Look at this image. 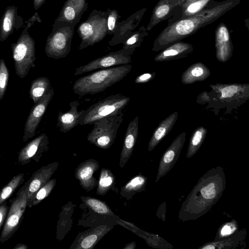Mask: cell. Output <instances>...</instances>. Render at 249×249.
Returning a JSON list of instances; mask_svg holds the SVG:
<instances>
[{
	"label": "cell",
	"mask_w": 249,
	"mask_h": 249,
	"mask_svg": "<svg viewBox=\"0 0 249 249\" xmlns=\"http://www.w3.org/2000/svg\"><path fill=\"white\" fill-rule=\"evenodd\" d=\"M107 226H101L89 232L82 234L75 245L72 247L76 249H91L110 231Z\"/></svg>",
	"instance_id": "cell-24"
},
{
	"label": "cell",
	"mask_w": 249,
	"mask_h": 249,
	"mask_svg": "<svg viewBox=\"0 0 249 249\" xmlns=\"http://www.w3.org/2000/svg\"><path fill=\"white\" fill-rule=\"evenodd\" d=\"M213 91L217 94L216 98L225 103H241L248 100L249 96V84L232 83L210 85Z\"/></svg>",
	"instance_id": "cell-9"
},
{
	"label": "cell",
	"mask_w": 249,
	"mask_h": 249,
	"mask_svg": "<svg viewBox=\"0 0 249 249\" xmlns=\"http://www.w3.org/2000/svg\"><path fill=\"white\" fill-rule=\"evenodd\" d=\"M178 117V112L174 111L160 122L149 142L148 150L149 152L153 150L171 130L176 124Z\"/></svg>",
	"instance_id": "cell-22"
},
{
	"label": "cell",
	"mask_w": 249,
	"mask_h": 249,
	"mask_svg": "<svg viewBox=\"0 0 249 249\" xmlns=\"http://www.w3.org/2000/svg\"><path fill=\"white\" fill-rule=\"evenodd\" d=\"M23 25V19L18 15L17 7L15 5L8 6L0 19V41H5L14 29L18 31Z\"/></svg>",
	"instance_id": "cell-16"
},
{
	"label": "cell",
	"mask_w": 249,
	"mask_h": 249,
	"mask_svg": "<svg viewBox=\"0 0 249 249\" xmlns=\"http://www.w3.org/2000/svg\"><path fill=\"white\" fill-rule=\"evenodd\" d=\"M49 143L47 135L45 133L41 134L20 150L18 153V163L24 165L32 160L39 162L43 154L48 150Z\"/></svg>",
	"instance_id": "cell-11"
},
{
	"label": "cell",
	"mask_w": 249,
	"mask_h": 249,
	"mask_svg": "<svg viewBox=\"0 0 249 249\" xmlns=\"http://www.w3.org/2000/svg\"><path fill=\"white\" fill-rule=\"evenodd\" d=\"M54 94L51 88L41 99L32 107L25 124L23 140L26 142L33 137L46 109Z\"/></svg>",
	"instance_id": "cell-10"
},
{
	"label": "cell",
	"mask_w": 249,
	"mask_h": 249,
	"mask_svg": "<svg viewBox=\"0 0 249 249\" xmlns=\"http://www.w3.org/2000/svg\"><path fill=\"white\" fill-rule=\"evenodd\" d=\"M23 173L14 176L0 191V205L5 201L24 181Z\"/></svg>",
	"instance_id": "cell-32"
},
{
	"label": "cell",
	"mask_w": 249,
	"mask_h": 249,
	"mask_svg": "<svg viewBox=\"0 0 249 249\" xmlns=\"http://www.w3.org/2000/svg\"><path fill=\"white\" fill-rule=\"evenodd\" d=\"M115 184V178L111 171L102 168L97 185L96 194L98 195H105Z\"/></svg>",
	"instance_id": "cell-28"
},
{
	"label": "cell",
	"mask_w": 249,
	"mask_h": 249,
	"mask_svg": "<svg viewBox=\"0 0 249 249\" xmlns=\"http://www.w3.org/2000/svg\"><path fill=\"white\" fill-rule=\"evenodd\" d=\"M8 208L5 201L0 205V230L4 223Z\"/></svg>",
	"instance_id": "cell-36"
},
{
	"label": "cell",
	"mask_w": 249,
	"mask_h": 249,
	"mask_svg": "<svg viewBox=\"0 0 249 249\" xmlns=\"http://www.w3.org/2000/svg\"><path fill=\"white\" fill-rule=\"evenodd\" d=\"M186 133L180 134L163 154L160 161L156 182L170 171L178 160L186 140Z\"/></svg>",
	"instance_id": "cell-12"
},
{
	"label": "cell",
	"mask_w": 249,
	"mask_h": 249,
	"mask_svg": "<svg viewBox=\"0 0 249 249\" xmlns=\"http://www.w3.org/2000/svg\"><path fill=\"white\" fill-rule=\"evenodd\" d=\"M99 168V164L94 159H89L80 163L75 172V177L80 185L87 191L92 190L97 185L93 174Z\"/></svg>",
	"instance_id": "cell-17"
},
{
	"label": "cell",
	"mask_w": 249,
	"mask_h": 249,
	"mask_svg": "<svg viewBox=\"0 0 249 249\" xmlns=\"http://www.w3.org/2000/svg\"><path fill=\"white\" fill-rule=\"evenodd\" d=\"M51 88V83L48 78L44 76L38 77L31 83L29 89L30 98L36 104Z\"/></svg>",
	"instance_id": "cell-25"
},
{
	"label": "cell",
	"mask_w": 249,
	"mask_h": 249,
	"mask_svg": "<svg viewBox=\"0 0 249 249\" xmlns=\"http://www.w3.org/2000/svg\"><path fill=\"white\" fill-rule=\"evenodd\" d=\"M132 68V65L128 64L103 69L91 73L76 80L73 85L72 90L75 94L81 96L103 92L123 80Z\"/></svg>",
	"instance_id": "cell-3"
},
{
	"label": "cell",
	"mask_w": 249,
	"mask_h": 249,
	"mask_svg": "<svg viewBox=\"0 0 249 249\" xmlns=\"http://www.w3.org/2000/svg\"><path fill=\"white\" fill-rule=\"evenodd\" d=\"M28 246L23 244H18L16 246L13 248L14 249H27Z\"/></svg>",
	"instance_id": "cell-43"
},
{
	"label": "cell",
	"mask_w": 249,
	"mask_h": 249,
	"mask_svg": "<svg viewBox=\"0 0 249 249\" xmlns=\"http://www.w3.org/2000/svg\"><path fill=\"white\" fill-rule=\"evenodd\" d=\"M138 132L139 117L136 116L129 122L125 133L119 161L121 168L124 167L132 154L138 138Z\"/></svg>",
	"instance_id": "cell-18"
},
{
	"label": "cell",
	"mask_w": 249,
	"mask_h": 249,
	"mask_svg": "<svg viewBox=\"0 0 249 249\" xmlns=\"http://www.w3.org/2000/svg\"><path fill=\"white\" fill-rule=\"evenodd\" d=\"M147 178L142 175H139L129 180L122 187L121 196L127 199H131L136 193L142 192L145 187Z\"/></svg>",
	"instance_id": "cell-26"
},
{
	"label": "cell",
	"mask_w": 249,
	"mask_h": 249,
	"mask_svg": "<svg viewBox=\"0 0 249 249\" xmlns=\"http://www.w3.org/2000/svg\"><path fill=\"white\" fill-rule=\"evenodd\" d=\"M55 161L41 167L35 171L27 181V203L38 190L46 183L52 177L58 166Z\"/></svg>",
	"instance_id": "cell-15"
},
{
	"label": "cell",
	"mask_w": 249,
	"mask_h": 249,
	"mask_svg": "<svg viewBox=\"0 0 249 249\" xmlns=\"http://www.w3.org/2000/svg\"><path fill=\"white\" fill-rule=\"evenodd\" d=\"M9 70L3 59H0V100L3 98L9 81Z\"/></svg>",
	"instance_id": "cell-33"
},
{
	"label": "cell",
	"mask_w": 249,
	"mask_h": 249,
	"mask_svg": "<svg viewBox=\"0 0 249 249\" xmlns=\"http://www.w3.org/2000/svg\"><path fill=\"white\" fill-rule=\"evenodd\" d=\"M193 45L178 41L162 49L154 58L156 62L167 61L187 57L193 52Z\"/></svg>",
	"instance_id": "cell-19"
},
{
	"label": "cell",
	"mask_w": 249,
	"mask_h": 249,
	"mask_svg": "<svg viewBox=\"0 0 249 249\" xmlns=\"http://www.w3.org/2000/svg\"><path fill=\"white\" fill-rule=\"evenodd\" d=\"M27 203V182L13 200L0 236V243L10 239L17 231L23 219Z\"/></svg>",
	"instance_id": "cell-7"
},
{
	"label": "cell",
	"mask_w": 249,
	"mask_h": 249,
	"mask_svg": "<svg viewBox=\"0 0 249 249\" xmlns=\"http://www.w3.org/2000/svg\"><path fill=\"white\" fill-rule=\"evenodd\" d=\"M208 130L203 126L197 127L190 137L187 149L186 157H193L203 144L207 134Z\"/></svg>",
	"instance_id": "cell-27"
},
{
	"label": "cell",
	"mask_w": 249,
	"mask_h": 249,
	"mask_svg": "<svg viewBox=\"0 0 249 249\" xmlns=\"http://www.w3.org/2000/svg\"><path fill=\"white\" fill-rule=\"evenodd\" d=\"M116 14L115 12L110 14L107 20V27L109 31H112L115 25L116 20Z\"/></svg>",
	"instance_id": "cell-39"
},
{
	"label": "cell",
	"mask_w": 249,
	"mask_h": 249,
	"mask_svg": "<svg viewBox=\"0 0 249 249\" xmlns=\"http://www.w3.org/2000/svg\"><path fill=\"white\" fill-rule=\"evenodd\" d=\"M80 103L76 101L70 103V108L63 112L59 111L57 117V126L60 131L67 133L79 124L80 116L82 110L78 111V107Z\"/></svg>",
	"instance_id": "cell-20"
},
{
	"label": "cell",
	"mask_w": 249,
	"mask_h": 249,
	"mask_svg": "<svg viewBox=\"0 0 249 249\" xmlns=\"http://www.w3.org/2000/svg\"><path fill=\"white\" fill-rule=\"evenodd\" d=\"M130 100V97L121 94L110 95L91 105L86 110H82L79 124H92L101 119L122 112Z\"/></svg>",
	"instance_id": "cell-4"
},
{
	"label": "cell",
	"mask_w": 249,
	"mask_h": 249,
	"mask_svg": "<svg viewBox=\"0 0 249 249\" xmlns=\"http://www.w3.org/2000/svg\"><path fill=\"white\" fill-rule=\"evenodd\" d=\"M25 27L16 42L11 44L16 74L22 79L35 67V42Z\"/></svg>",
	"instance_id": "cell-5"
},
{
	"label": "cell",
	"mask_w": 249,
	"mask_h": 249,
	"mask_svg": "<svg viewBox=\"0 0 249 249\" xmlns=\"http://www.w3.org/2000/svg\"><path fill=\"white\" fill-rule=\"evenodd\" d=\"M232 231H233L232 223H228L222 227L220 234L222 236H225L231 233Z\"/></svg>",
	"instance_id": "cell-38"
},
{
	"label": "cell",
	"mask_w": 249,
	"mask_h": 249,
	"mask_svg": "<svg viewBox=\"0 0 249 249\" xmlns=\"http://www.w3.org/2000/svg\"><path fill=\"white\" fill-rule=\"evenodd\" d=\"M40 19L39 17H38L37 13H36L27 21V25L26 27L29 29L31 26H32L34 23L36 21V20L39 21Z\"/></svg>",
	"instance_id": "cell-40"
},
{
	"label": "cell",
	"mask_w": 249,
	"mask_h": 249,
	"mask_svg": "<svg viewBox=\"0 0 249 249\" xmlns=\"http://www.w3.org/2000/svg\"><path fill=\"white\" fill-rule=\"evenodd\" d=\"M156 73H144L138 75L135 79L136 84L145 83L152 80L155 76Z\"/></svg>",
	"instance_id": "cell-35"
},
{
	"label": "cell",
	"mask_w": 249,
	"mask_h": 249,
	"mask_svg": "<svg viewBox=\"0 0 249 249\" xmlns=\"http://www.w3.org/2000/svg\"><path fill=\"white\" fill-rule=\"evenodd\" d=\"M196 0H186L185 2L183 3V4L180 7V10L182 11L184 8H185L189 4H191V3L196 1Z\"/></svg>",
	"instance_id": "cell-42"
},
{
	"label": "cell",
	"mask_w": 249,
	"mask_h": 249,
	"mask_svg": "<svg viewBox=\"0 0 249 249\" xmlns=\"http://www.w3.org/2000/svg\"><path fill=\"white\" fill-rule=\"evenodd\" d=\"M210 74V70L204 63L197 62L190 66L183 72L181 81L183 84H191L205 80Z\"/></svg>",
	"instance_id": "cell-23"
},
{
	"label": "cell",
	"mask_w": 249,
	"mask_h": 249,
	"mask_svg": "<svg viewBox=\"0 0 249 249\" xmlns=\"http://www.w3.org/2000/svg\"><path fill=\"white\" fill-rule=\"evenodd\" d=\"M240 1L225 0L218 2L195 15L169 23L155 40L152 50L158 52L192 35L200 28L218 19Z\"/></svg>",
	"instance_id": "cell-2"
},
{
	"label": "cell",
	"mask_w": 249,
	"mask_h": 249,
	"mask_svg": "<svg viewBox=\"0 0 249 249\" xmlns=\"http://www.w3.org/2000/svg\"><path fill=\"white\" fill-rule=\"evenodd\" d=\"M134 50L124 49L99 57L89 63L77 68L74 73L76 76L97 69L128 64L131 61V55Z\"/></svg>",
	"instance_id": "cell-8"
},
{
	"label": "cell",
	"mask_w": 249,
	"mask_h": 249,
	"mask_svg": "<svg viewBox=\"0 0 249 249\" xmlns=\"http://www.w3.org/2000/svg\"><path fill=\"white\" fill-rule=\"evenodd\" d=\"M180 0H160L155 6L147 29L151 30L155 26L165 20L179 4Z\"/></svg>",
	"instance_id": "cell-21"
},
{
	"label": "cell",
	"mask_w": 249,
	"mask_h": 249,
	"mask_svg": "<svg viewBox=\"0 0 249 249\" xmlns=\"http://www.w3.org/2000/svg\"><path fill=\"white\" fill-rule=\"evenodd\" d=\"M140 44V36L137 34L133 35L127 39L124 44V48L135 50V48L139 46Z\"/></svg>",
	"instance_id": "cell-34"
},
{
	"label": "cell",
	"mask_w": 249,
	"mask_h": 249,
	"mask_svg": "<svg viewBox=\"0 0 249 249\" xmlns=\"http://www.w3.org/2000/svg\"><path fill=\"white\" fill-rule=\"evenodd\" d=\"M56 180L55 178L50 179L46 183L40 187L34 194L27 207L31 208L40 203L42 200L46 198L54 188Z\"/></svg>",
	"instance_id": "cell-30"
},
{
	"label": "cell",
	"mask_w": 249,
	"mask_h": 249,
	"mask_svg": "<svg viewBox=\"0 0 249 249\" xmlns=\"http://www.w3.org/2000/svg\"></svg>",
	"instance_id": "cell-47"
},
{
	"label": "cell",
	"mask_w": 249,
	"mask_h": 249,
	"mask_svg": "<svg viewBox=\"0 0 249 249\" xmlns=\"http://www.w3.org/2000/svg\"><path fill=\"white\" fill-rule=\"evenodd\" d=\"M215 0H196L189 4L185 8L181 11L179 16L176 18L175 21L199 13L205 8L215 3Z\"/></svg>",
	"instance_id": "cell-29"
},
{
	"label": "cell",
	"mask_w": 249,
	"mask_h": 249,
	"mask_svg": "<svg viewBox=\"0 0 249 249\" xmlns=\"http://www.w3.org/2000/svg\"></svg>",
	"instance_id": "cell-46"
},
{
	"label": "cell",
	"mask_w": 249,
	"mask_h": 249,
	"mask_svg": "<svg viewBox=\"0 0 249 249\" xmlns=\"http://www.w3.org/2000/svg\"><path fill=\"white\" fill-rule=\"evenodd\" d=\"M83 202L95 213L109 215H114L111 209L104 201L95 198L81 196Z\"/></svg>",
	"instance_id": "cell-31"
},
{
	"label": "cell",
	"mask_w": 249,
	"mask_h": 249,
	"mask_svg": "<svg viewBox=\"0 0 249 249\" xmlns=\"http://www.w3.org/2000/svg\"><path fill=\"white\" fill-rule=\"evenodd\" d=\"M70 49V36L61 31H57L48 36L45 51L48 57L57 59L66 56Z\"/></svg>",
	"instance_id": "cell-13"
},
{
	"label": "cell",
	"mask_w": 249,
	"mask_h": 249,
	"mask_svg": "<svg viewBox=\"0 0 249 249\" xmlns=\"http://www.w3.org/2000/svg\"><path fill=\"white\" fill-rule=\"evenodd\" d=\"M63 13L65 18L68 20H73L76 16L75 9L70 6L65 8Z\"/></svg>",
	"instance_id": "cell-37"
},
{
	"label": "cell",
	"mask_w": 249,
	"mask_h": 249,
	"mask_svg": "<svg viewBox=\"0 0 249 249\" xmlns=\"http://www.w3.org/2000/svg\"><path fill=\"white\" fill-rule=\"evenodd\" d=\"M216 57L218 61L225 63L231 57L233 47L230 32L224 23H220L215 31Z\"/></svg>",
	"instance_id": "cell-14"
},
{
	"label": "cell",
	"mask_w": 249,
	"mask_h": 249,
	"mask_svg": "<svg viewBox=\"0 0 249 249\" xmlns=\"http://www.w3.org/2000/svg\"><path fill=\"white\" fill-rule=\"evenodd\" d=\"M135 248V243L132 242L128 245H126L123 249H134Z\"/></svg>",
	"instance_id": "cell-44"
},
{
	"label": "cell",
	"mask_w": 249,
	"mask_h": 249,
	"mask_svg": "<svg viewBox=\"0 0 249 249\" xmlns=\"http://www.w3.org/2000/svg\"><path fill=\"white\" fill-rule=\"evenodd\" d=\"M186 0H180L179 4L176 7L180 8Z\"/></svg>",
	"instance_id": "cell-45"
},
{
	"label": "cell",
	"mask_w": 249,
	"mask_h": 249,
	"mask_svg": "<svg viewBox=\"0 0 249 249\" xmlns=\"http://www.w3.org/2000/svg\"><path fill=\"white\" fill-rule=\"evenodd\" d=\"M124 115L122 112L94 123L92 129L88 135L87 140L98 148H109L115 141Z\"/></svg>",
	"instance_id": "cell-6"
},
{
	"label": "cell",
	"mask_w": 249,
	"mask_h": 249,
	"mask_svg": "<svg viewBox=\"0 0 249 249\" xmlns=\"http://www.w3.org/2000/svg\"><path fill=\"white\" fill-rule=\"evenodd\" d=\"M226 176L222 167H213L198 180L178 213V218L185 222L196 220L210 210L218 201L226 188Z\"/></svg>",
	"instance_id": "cell-1"
},
{
	"label": "cell",
	"mask_w": 249,
	"mask_h": 249,
	"mask_svg": "<svg viewBox=\"0 0 249 249\" xmlns=\"http://www.w3.org/2000/svg\"><path fill=\"white\" fill-rule=\"evenodd\" d=\"M46 0H34V7L35 10L38 9Z\"/></svg>",
	"instance_id": "cell-41"
}]
</instances>
